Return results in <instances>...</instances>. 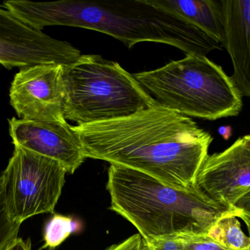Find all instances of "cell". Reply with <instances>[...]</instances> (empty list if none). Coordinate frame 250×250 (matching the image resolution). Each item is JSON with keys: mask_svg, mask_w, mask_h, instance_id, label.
<instances>
[{"mask_svg": "<svg viewBox=\"0 0 250 250\" xmlns=\"http://www.w3.org/2000/svg\"><path fill=\"white\" fill-rule=\"evenodd\" d=\"M223 47L231 59V76L242 96L250 98V0H221Z\"/></svg>", "mask_w": 250, "mask_h": 250, "instance_id": "11", "label": "cell"}, {"mask_svg": "<svg viewBox=\"0 0 250 250\" xmlns=\"http://www.w3.org/2000/svg\"><path fill=\"white\" fill-rule=\"evenodd\" d=\"M146 1L151 5L196 26L219 44L221 45L223 44L224 25L221 0H146Z\"/></svg>", "mask_w": 250, "mask_h": 250, "instance_id": "12", "label": "cell"}, {"mask_svg": "<svg viewBox=\"0 0 250 250\" xmlns=\"http://www.w3.org/2000/svg\"><path fill=\"white\" fill-rule=\"evenodd\" d=\"M182 250H228L207 235L179 236Z\"/></svg>", "mask_w": 250, "mask_h": 250, "instance_id": "16", "label": "cell"}, {"mask_svg": "<svg viewBox=\"0 0 250 250\" xmlns=\"http://www.w3.org/2000/svg\"><path fill=\"white\" fill-rule=\"evenodd\" d=\"M107 190L110 209L124 217L144 241L207 235L222 217L240 210L214 202L198 188L183 190L148 175L111 164Z\"/></svg>", "mask_w": 250, "mask_h": 250, "instance_id": "3", "label": "cell"}, {"mask_svg": "<svg viewBox=\"0 0 250 250\" xmlns=\"http://www.w3.org/2000/svg\"><path fill=\"white\" fill-rule=\"evenodd\" d=\"M239 218L242 219L247 225L248 227V233H249V236L250 237V216L248 214H245V213L241 212L239 215Z\"/></svg>", "mask_w": 250, "mask_h": 250, "instance_id": "21", "label": "cell"}, {"mask_svg": "<svg viewBox=\"0 0 250 250\" xmlns=\"http://www.w3.org/2000/svg\"><path fill=\"white\" fill-rule=\"evenodd\" d=\"M132 75L157 105L187 117L216 120L242 110V96L232 78L205 56L189 54Z\"/></svg>", "mask_w": 250, "mask_h": 250, "instance_id": "4", "label": "cell"}, {"mask_svg": "<svg viewBox=\"0 0 250 250\" xmlns=\"http://www.w3.org/2000/svg\"><path fill=\"white\" fill-rule=\"evenodd\" d=\"M82 226L77 220L68 216L55 214L47 222L44 227V245L41 250L55 249L70 235L79 231Z\"/></svg>", "mask_w": 250, "mask_h": 250, "instance_id": "14", "label": "cell"}, {"mask_svg": "<svg viewBox=\"0 0 250 250\" xmlns=\"http://www.w3.org/2000/svg\"></svg>", "mask_w": 250, "mask_h": 250, "instance_id": "22", "label": "cell"}, {"mask_svg": "<svg viewBox=\"0 0 250 250\" xmlns=\"http://www.w3.org/2000/svg\"><path fill=\"white\" fill-rule=\"evenodd\" d=\"M3 4L37 30L49 26L83 28L114 37L127 48L141 42L160 43L179 48L186 55L206 57L210 51L223 48L204 31L146 0H9Z\"/></svg>", "mask_w": 250, "mask_h": 250, "instance_id": "2", "label": "cell"}, {"mask_svg": "<svg viewBox=\"0 0 250 250\" xmlns=\"http://www.w3.org/2000/svg\"><path fill=\"white\" fill-rule=\"evenodd\" d=\"M105 250H145L144 240L139 233L133 235L121 243L112 245Z\"/></svg>", "mask_w": 250, "mask_h": 250, "instance_id": "18", "label": "cell"}, {"mask_svg": "<svg viewBox=\"0 0 250 250\" xmlns=\"http://www.w3.org/2000/svg\"><path fill=\"white\" fill-rule=\"evenodd\" d=\"M233 207L250 216V192L240 198Z\"/></svg>", "mask_w": 250, "mask_h": 250, "instance_id": "19", "label": "cell"}, {"mask_svg": "<svg viewBox=\"0 0 250 250\" xmlns=\"http://www.w3.org/2000/svg\"><path fill=\"white\" fill-rule=\"evenodd\" d=\"M63 66L37 65L22 68L10 89V104L21 119L37 122L64 120Z\"/></svg>", "mask_w": 250, "mask_h": 250, "instance_id": "8", "label": "cell"}, {"mask_svg": "<svg viewBox=\"0 0 250 250\" xmlns=\"http://www.w3.org/2000/svg\"><path fill=\"white\" fill-rule=\"evenodd\" d=\"M195 186L214 202L233 207L250 192V134L223 152L207 155Z\"/></svg>", "mask_w": 250, "mask_h": 250, "instance_id": "9", "label": "cell"}, {"mask_svg": "<svg viewBox=\"0 0 250 250\" xmlns=\"http://www.w3.org/2000/svg\"><path fill=\"white\" fill-rule=\"evenodd\" d=\"M144 244L145 250H182L178 237L144 241Z\"/></svg>", "mask_w": 250, "mask_h": 250, "instance_id": "17", "label": "cell"}, {"mask_svg": "<svg viewBox=\"0 0 250 250\" xmlns=\"http://www.w3.org/2000/svg\"><path fill=\"white\" fill-rule=\"evenodd\" d=\"M6 250H31L30 239L24 241L21 238H18Z\"/></svg>", "mask_w": 250, "mask_h": 250, "instance_id": "20", "label": "cell"}, {"mask_svg": "<svg viewBox=\"0 0 250 250\" xmlns=\"http://www.w3.org/2000/svg\"><path fill=\"white\" fill-rule=\"evenodd\" d=\"M65 168L59 161L19 147L3 172L4 200L10 220L53 214L65 183Z\"/></svg>", "mask_w": 250, "mask_h": 250, "instance_id": "6", "label": "cell"}, {"mask_svg": "<svg viewBox=\"0 0 250 250\" xmlns=\"http://www.w3.org/2000/svg\"><path fill=\"white\" fill-rule=\"evenodd\" d=\"M81 55L71 44L30 27L0 6V64L6 68L68 66Z\"/></svg>", "mask_w": 250, "mask_h": 250, "instance_id": "7", "label": "cell"}, {"mask_svg": "<svg viewBox=\"0 0 250 250\" xmlns=\"http://www.w3.org/2000/svg\"><path fill=\"white\" fill-rule=\"evenodd\" d=\"M207 236L228 250H250V237L244 233L240 222L233 214L217 220Z\"/></svg>", "mask_w": 250, "mask_h": 250, "instance_id": "13", "label": "cell"}, {"mask_svg": "<svg viewBox=\"0 0 250 250\" xmlns=\"http://www.w3.org/2000/svg\"><path fill=\"white\" fill-rule=\"evenodd\" d=\"M86 159L141 172L176 189H195L213 138L190 117L157 105L128 117L73 126Z\"/></svg>", "mask_w": 250, "mask_h": 250, "instance_id": "1", "label": "cell"}, {"mask_svg": "<svg viewBox=\"0 0 250 250\" xmlns=\"http://www.w3.org/2000/svg\"><path fill=\"white\" fill-rule=\"evenodd\" d=\"M21 225L13 223L7 214L2 176H0V250H6L18 239Z\"/></svg>", "mask_w": 250, "mask_h": 250, "instance_id": "15", "label": "cell"}, {"mask_svg": "<svg viewBox=\"0 0 250 250\" xmlns=\"http://www.w3.org/2000/svg\"><path fill=\"white\" fill-rule=\"evenodd\" d=\"M9 132L15 147L59 161L73 174L86 159L79 136L67 120L37 122L13 117Z\"/></svg>", "mask_w": 250, "mask_h": 250, "instance_id": "10", "label": "cell"}, {"mask_svg": "<svg viewBox=\"0 0 250 250\" xmlns=\"http://www.w3.org/2000/svg\"><path fill=\"white\" fill-rule=\"evenodd\" d=\"M66 120L77 126L128 117L157 106L133 75L118 63L86 54L63 66Z\"/></svg>", "mask_w": 250, "mask_h": 250, "instance_id": "5", "label": "cell"}]
</instances>
